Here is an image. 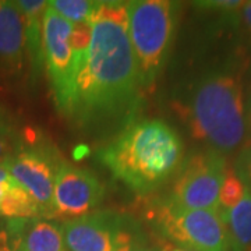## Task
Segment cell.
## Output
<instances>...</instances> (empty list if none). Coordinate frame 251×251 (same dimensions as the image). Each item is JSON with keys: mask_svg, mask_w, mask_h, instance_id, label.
Returning a JSON list of instances; mask_svg holds the SVG:
<instances>
[{"mask_svg": "<svg viewBox=\"0 0 251 251\" xmlns=\"http://www.w3.org/2000/svg\"><path fill=\"white\" fill-rule=\"evenodd\" d=\"M75 78L69 116L82 126L117 120L134 108L141 84L128 36L127 1H100Z\"/></svg>", "mask_w": 251, "mask_h": 251, "instance_id": "1", "label": "cell"}, {"mask_svg": "<svg viewBox=\"0 0 251 251\" xmlns=\"http://www.w3.org/2000/svg\"><path fill=\"white\" fill-rule=\"evenodd\" d=\"M180 108L191 135L208 150L227 156L249 143L242 72L234 64L201 74Z\"/></svg>", "mask_w": 251, "mask_h": 251, "instance_id": "2", "label": "cell"}, {"mask_svg": "<svg viewBox=\"0 0 251 251\" xmlns=\"http://www.w3.org/2000/svg\"><path fill=\"white\" fill-rule=\"evenodd\" d=\"M100 162L126 186L148 193L163 184L181 165L183 143L159 119L130 125L99 152Z\"/></svg>", "mask_w": 251, "mask_h": 251, "instance_id": "3", "label": "cell"}, {"mask_svg": "<svg viewBox=\"0 0 251 251\" xmlns=\"http://www.w3.org/2000/svg\"><path fill=\"white\" fill-rule=\"evenodd\" d=\"M128 36L141 88L151 90L171 53L176 4L168 0L127 1Z\"/></svg>", "mask_w": 251, "mask_h": 251, "instance_id": "4", "label": "cell"}, {"mask_svg": "<svg viewBox=\"0 0 251 251\" xmlns=\"http://www.w3.org/2000/svg\"><path fill=\"white\" fill-rule=\"evenodd\" d=\"M44 63L49 75L53 99L64 116L70 115L75 78L81 64L72 46L73 24L46 7L44 14Z\"/></svg>", "mask_w": 251, "mask_h": 251, "instance_id": "5", "label": "cell"}, {"mask_svg": "<svg viewBox=\"0 0 251 251\" xmlns=\"http://www.w3.org/2000/svg\"><path fill=\"white\" fill-rule=\"evenodd\" d=\"M227 171L225 156L204 150L181 166L168 205L177 209H219V191Z\"/></svg>", "mask_w": 251, "mask_h": 251, "instance_id": "6", "label": "cell"}, {"mask_svg": "<svg viewBox=\"0 0 251 251\" xmlns=\"http://www.w3.org/2000/svg\"><path fill=\"white\" fill-rule=\"evenodd\" d=\"M159 226L172 242L188 251H230L221 209H177L162 206Z\"/></svg>", "mask_w": 251, "mask_h": 251, "instance_id": "7", "label": "cell"}, {"mask_svg": "<svg viewBox=\"0 0 251 251\" xmlns=\"http://www.w3.org/2000/svg\"><path fill=\"white\" fill-rule=\"evenodd\" d=\"M11 177L20 183L35 200L44 219L52 218L54 180L62 162L45 148H25L7 159Z\"/></svg>", "mask_w": 251, "mask_h": 251, "instance_id": "8", "label": "cell"}, {"mask_svg": "<svg viewBox=\"0 0 251 251\" xmlns=\"http://www.w3.org/2000/svg\"><path fill=\"white\" fill-rule=\"evenodd\" d=\"M105 196V188L91 172L62 162L54 180L52 218L67 221L92 214Z\"/></svg>", "mask_w": 251, "mask_h": 251, "instance_id": "9", "label": "cell"}, {"mask_svg": "<svg viewBox=\"0 0 251 251\" xmlns=\"http://www.w3.org/2000/svg\"><path fill=\"white\" fill-rule=\"evenodd\" d=\"M67 251H131V236L125 230L117 216L106 212L66 221L62 225Z\"/></svg>", "mask_w": 251, "mask_h": 251, "instance_id": "10", "label": "cell"}, {"mask_svg": "<svg viewBox=\"0 0 251 251\" xmlns=\"http://www.w3.org/2000/svg\"><path fill=\"white\" fill-rule=\"evenodd\" d=\"M27 57L25 20L17 1L0 0V74L17 77Z\"/></svg>", "mask_w": 251, "mask_h": 251, "instance_id": "11", "label": "cell"}, {"mask_svg": "<svg viewBox=\"0 0 251 251\" xmlns=\"http://www.w3.org/2000/svg\"><path fill=\"white\" fill-rule=\"evenodd\" d=\"M21 251H67L62 226L50 219L34 218L21 221Z\"/></svg>", "mask_w": 251, "mask_h": 251, "instance_id": "12", "label": "cell"}, {"mask_svg": "<svg viewBox=\"0 0 251 251\" xmlns=\"http://www.w3.org/2000/svg\"><path fill=\"white\" fill-rule=\"evenodd\" d=\"M18 7L25 20V42L27 54L34 69L38 70L44 63V14L48 7V1L38 0H18Z\"/></svg>", "mask_w": 251, "mask_h": 251, "instance_id": "13", "label": "cell"}, {"mask_svg": "<svg viewBox=\"0 0 251 251\" xmlns=\"http://www.w3.org/2000/svg\"><path fill=\"white\" fill-rule=\"evenodd\" d=\"M230 251H251V191L246 188L243 198L224 212Z\"/></svg>", "mask_w": 251, "mask_h": 251, "instance_id": "14", "label": "cell"}, {"mask_svg": "<svg viewBox=\"0 0 251 251\" xmlns=\"http://www.w3.org/2000/svg\"><path fill=\"white\" fill-rule=\"evenodd\" d=\"M0 215L10 221H28L39 218V208L25 188L11 177L0 200Z\"/></svg>", "mask_w": 251, "mask_h": 251, "instance_id": "15", "label": "cell"}, {"mask_svg": "<svg viewBox=\"0 0 251 251\" xmlns=\"http://www.w3.org/2000/svg\"><path fill=\"white\" fill-rule=\"evenodd\" d=\"M99 3L100 1L92 0H52L48 1V6L69 23L81 24L90 23L99 7Z\"/></svg>", "mask_w": 251, "mask_h": 251, "instance_id": "16", "label": "cell"}, {"mask_svg": "<svg viewBox=\"0 0 251 251\" xmlns=\"http://www.w3.org/2000/svg\"><path fill=\"white\" fill-rule=\"evenodd\" d=\"M244 191H246V186L236 175V172L233 169H227L219 191V206H222L226 211L233 208L243 198Z\"/></svg>", "mask_w": 251, "mask_h": 251, "instance_id": "17", "label": "cell"}, {"mask_svg": "<svg viewBox=\"0 0 251 251\" xmlns=\"http://www.w3.org/2000/svg\"><path fill=\"white\" fill-rule=\"evenodd\" d=\"M233 171L240 177L246 188L251 191V140L240 150L234 162Z\"/></svg>", "mask_w": 251, "mask_h": 251, "instance_id": "18", "label": "cell"}, {"mask_svg": "<svg viewBox=\"0 0 251 251\" xmlns=\"http://www.w3.org/2000/svg\"><path fill=\"white\" fill-rule=\"evenodd\" d=\"M21 221H11L7 229L0 230V251H21Z\"/></svg>", "mask_w": 251, "mask_h": 251, "instance_id": "19", "label": "cell"}, {"mask_svg": "<svg viewBox=\"0 0 251 251\" xmlns=\"http://www.w3.org/2000/svg\"><path fill=\"white\" fill-rule=\"evenodd\" d=\"M13 151V133L7 119L0 112V163L9 159Z\"/></svg>", "mask_w": 251, "mask_h": 251, "instance_id": "20", "label": "cell"}, {"mask_svg": "<svg viewBox=\"0 0 251 251\" xmlns=\"http://www.w3.org/2000/svg\"><path fill=\"white\" fill-rule=\"evenodd\" d=\"M244 1L239 0H225V1H200L197 3L198 7L205 10H214V11H224V13H237L242 9Z\"/></svg>", "mask_w": 251, "mask_h": 251, "instance_id": "21", "label": "cell"}, {"mask_svg": "<svg viewBox=\"0 0 251 251\" xmlns=\"http://www.w3.org/2000/svg\"><path fill=\"white\" fill-rule=\"evenodd\" d=\"M246 32L251 36V1H244L242 9L237 11Z\"/></svg>", "mask_w": 251, "mask_h": 251, "instance_id": "22", "label": "cell"}, {"mask_svg": "<svg viewBox=\"0 0 251 251\" xmlns=\"http://www.w3.org/2000/svg\"><path fill=\"white\" fill-rule=\"evenodd\" d=\"M244 112H246V123L249 131V141L251 140V82L247 84L244 91Z\"/></svg>", "mask_w": 251, "mask_h": 251, "instance_id": "23", "label": "cell"}, {"mask_svg": "<svg viewBox=\"0 0 251 251\" xmlns=\"http://www.w3.org/2000/svg\"><path fill=\"white\" fill-rule=\"evenodd\" d=\"M7 161V159H6ZM1 162L0 163V200L3 197L6 188L9 186L10 180H11V175L9 172V166H7V162Z\"/></svg>", "mask_w": 251, "mask_h": 251, "instance_id": "24", "label": "cell"}, {"mask_svg": "<svg viewBox=\"0 0 251 251\" xmlns=\"http://www.w3.org/2000/svg\"><path fill=\"white\" fill-rule=\"evenodd\" d=\"M165 251H188L186 249H181V247H177V246H168Z\"/></svg>", "mask_w": 251, "mask_h": 251, "instance_id": "25", "label": "cell"}, {"mask_svg": "<svg viewBox=\"0 0 251 251\" xmlns=\"http://www.w3.org/2000/svg\"><path fill=\"white\" fill-rule=\"evenodd\" d=\"M131 251H158L155 249H150V247H134Z\"/></svg>", "mask_w": 251, "mask_h": 251, "instance_id": "26", "label": "cell"}]
</instances>
